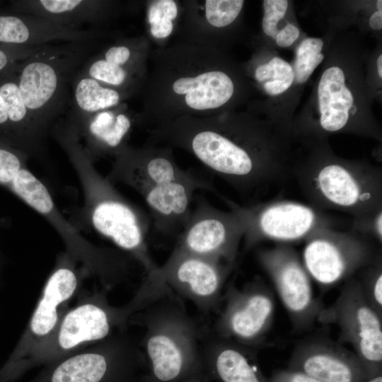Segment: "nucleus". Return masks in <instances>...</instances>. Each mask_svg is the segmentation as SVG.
I'll list each match as a JSON object with an SVG mask.
<instances>
[{
	"mask_svg": "<svg viewBox=\"0 0 382 382\" xmlns=\"http://www.w3.org/2000/svg\"><path fill=\"white\" fill-rule=\"evenodd\" d=\"M236 71L220 49L184 42L152 47L137 126L148 130L185 116L227 112L241 95Z\"/></svg>",
	"mask_w": 382,
	"mask_h": 382,
	"instance_id": "nucleus-1",
	"label": "nucleus"
},
{
	"mask_svg": "<svg viewBox=\"0 0 382 382\" xmlns=\"http://www.w3.org/2000/svg\"><path fill=\"white\" fill-rule=\"evenodd\" d=\"M147 143L183 149L233 186L257 185L265 168L258 154L255 127L228 112L185 116L147 130Z\"/></svg>",
	"mask_w": 382,
	"mask_h": 382,
	"instance_id": "nucleus-2",
	"label": "nucleus"
},
{
	"mask_svg": "<svg viewBox=\"0 0 382 382\" xmlns=\"http://www.w3.org/2000/svg\"><path fill=\"white\" fill-rule=\"evenodd\" d=\"M50 137L66 153L82 187L81 218L94 231L138 262L146 273L154 270L158 265L149 250L148 223L144 214L98 173L86 154L76 129L66 118L55 122Z\"/></svg>",
	"mask_w": 382,
	"mask_h": 382,
	"instance_id": "nucleus-3",
	"label": "nucleus"
},
{
	"mask_svg": "<svg viewBox=\"0 0 382 382\" xmlns=\"http://www.w3.org/2000/svg\"><path fill=\"white\" fill-rule=\"evenodd\" d=\"M172 292L129 320L145 329L139 345L146 363L145 382H178L205 374L197 324Z\"/></svg>",
	"mask_w": 382,
	"mask_h": 382,
	"instance_id": "nucleus-4",
	"label": "nucleus"
},
{
	"mask_svg": "<svg viewBox=\"0 0 382 382\" xmlns=\"http://www.w3.org/2000/svg\"><path fill=\"white\" fill-rule=\"evenodd\" d=\"M104 40L47 45L17 64L18 84L24 103L47 137L69 103L74 74Z\"/></svg>",
	"mask_w": 382,
	"mask_h": 382,
	"instance_id": "nucleus-5",
	"label": "nucleus"
},
{
	"mask_svg": "<svg viewBox=\"0 0 382 382\" xmlns=\"http://www.w3.org/2000/svg\"><path fill=\"white\" fill-rule=\"evenodd\" d=\"M110 289L80 291L76 304L65 312L52 334L23 362L16 378L33 367L45 365L123 330L133 313L127 303L111 305Z\"/></svg>",
	"mask_w": 382,
	"mask_h": 382,
	"instance_id": "nucleus-6",
	"label": "nucleus"
},
{
	"mask_svg": "<svg viewBox=\"0 0 382 382\" xmlns=\"http://www.w3.org/2000/svg\"><path fill=\"white\" fill-rule=\"evenodd\" d=\"M146 359L124 330L44 365L28 382H130L144 374Z\"/></svg>",
	"mask_w": 382,
	"mask_h": 382,
	"instance_id": "nucleus-7",
	"label": "nucleus"
},
{
	"mask_svg": "<svg viewBox=\"0 0 382 382\" xmlns=\"http://www.w3.org/2000/svg\"><path fill=\"white\" fill-rule=\"evenodd\" d=\"M88 277L87 270L68 252L57 255L25 329L0 371V382L16 378L23 362L52 334L69 309V303Z\"/></svg>",
	"mask_w": 382,
	"mask_h": 382,
	"instance_id": "nucleus-8",
	"label": "nucleus"
},
{
	"mask_svg": "<svg viewBox=\"0 0 382 382\" xmlns=\"http://www.w3.org/2000/svg\"><path fill=\"white\" fill-rule=\"evenodd\" d=\"M318 321L338 326L339 342L352 346L369 379L382 375V316L368 303L358 280L345 284L335 303L324 308Z\"/></svg>",
	"mask_w": 382,
	"mask_h": 382,
	"instance_id": "nucleus-9",
	"label": "nucleus"
},
{
	"mask_svg": "<svg viewBox=\"0 0 382 382\" xmlns=\"http://www.w3.org/2000/svg\"><path fill=\"white\" fill-rule=\"evenodd\" d=\"M225 306L214 325L216 337L245 347L261 345L271 329L275 299L260 279L238 288L231 284L224 295Z\"/></svg>",
	"mask_w": 382,
	"mask_h": 382,
	"instance_id": "nucleus-10",
	"label": "nucleus"
},
{
	"mask_svg": "<svg viewBox=\"0 0 382 382\" xmlns=\"http://www.w3.org/2000/svg\"><path fill=\"white\" fill-rule=\"evenodd\" d=\"M230 265L173 250L163 265L146 275L158 286L175 291L192 301L202 312L209 313L219 303Z\"/></svg>",
	"mask_w": 382,
	"mask_h": 382,
	"instance_id": "nucleus-11",
	"label": "nucleus"
},
{
	"mask_svg": "<svg viewBox=\"0 0 382 382\" xmlns=\"http://www.w3.org/2000/svg\"><path fill=\"white\" fill-rule=\"evenodd\" d=\"M244 233L245 222L240 209L224 212L199 198L173 250L231 264Z\"/></svg>",
	"mask_w": 382,
	"mask_h": 382,
	"instance_id": "nucleus-12",
	"label": "nucleus"
},
{
	"mask_svg": "<svg viewBox=\"0 0 382 382\" xmlns=\"http://www.w3.org/2000/svg\"><path fill=\"white\" fill-rule=\"evenodd\" d=\"M43 216L59 234L66 251L90 273L100 271L108 259L107 247L98 246L86 238L57 207L47 185L28 167L21 168L6 188Z\"/></svg>",
	"mask_w": 382,
	"mask_h": 382,
	"instance_id": "nucleus-13",
	"label": "nucleus"
},
{
	"mask_svg": "<svg viewBox=\"0 0 382 382\" xmlns=\"http://www.w3.org/2000/svg\"><path fill=\"white\" fill-rule=\"evenodd\" d=\"M151 48L145 35L125 37L118 33L108 43H102L79 71L134 97L139 95L146 81Z\"/></svg>",
	"mask_w": 382,
	"mask_h": 382,
	"instance_id": "nucleus-14",
	"label": "nucleus"
},
{
	"mask_svg": "<svg viewBox=\"0 0 382 382\" xmlns=\"http://www.w3.org/2000/svg\"><path fill=\"white\" fill-rule=\"evenodd\" d=\"M259 260L272 279L294 330L311 328L325 306L313 296L310 275L294 252L277 248L260 253Z\"/></svg>",
	"mask_w": 382,
	"mask_h": 382,
	"instance_id": "nucleus-15",
	"label": "nucleus"
},
{
	"mask_svg": "<svg viewBox=\"0 0 382 382\" xmlns=\"http://www.w3.org/2000/svg\"><path fill=\"white\" fill-rule=\"evenodd\" d=\"M192 174L177 164L173 149L147 143L141 147L127 144L115 157L106 178L126 185L138 192L159 184L190 178Z\"/></svg>",
	"mask_w": 382,
	"mask_h": 382,
	"instance_id": "nucleus-16",
	"label": "nucleus"
},
{
	"mask_svg": "<svg viewBox=\"0 0 382 382\" xmlns=\"http://www.w3.org/2000/svg\"><path fill=\"white\" fill-rule=\"evenodd\" d=\"M287 369L302 372L320 382L369 380L354 352L323 337H313L300 342L291 355Z\"/></svg>",
	"mask_w": 382,
	"mask_h": 382,
	"instance_id": "nucleus-17",
	"label": "nucleus"
},
{
	"mask_svg": "<svg viewBox=\"0 0 382 382\" xmlns=\"http://www.w3.org/2000/svg\"><path fill=\"white\" fill-rule=\"evenodd\" d=\"M137 4L112 0H17L10 1L8 12L33 15L76 29L83 24L106 28L125 13L137 8Z\"/></svg>",
	"mask_w": 382,
	"mask_h": 382,
	"instance_id": "nucleus-18",
	"label": "nucleus"
},
{
	"mask_svg": "<svg viewBox=\"0 0 382 382\" xmlns=\"http://www.w3.org/2000/svg\"><path fill=\"white\" fill-rule=\"evenodd\" d=\"M369 256L368 248L356 240L320 236L306 245L303 262L309 275L329 287L349 277Z\"/></svg>",
	"mask_w": 382,
	"mask_h": 382,
	"instance_id": "nucleus-19",
	"label": "nucleus"
},
{
	"mask_svg": "<svg viewBox=\"0 0 382 382\" xmlns=\"http://www.w3.org/2000/svg\"><path fill=\"white\" fill-rule=\"evenodd\" d=\"M178 42L220 49L224 34L239 18L243 0L181 1ZM221 50V49H220Z\"/></svg>",
	"mask_w": 382,
	"mask_h": 382,
	"instance_id": "nucleus-20",
	"label": "nucleus"
},
{
	"mask_svg": "<svg viewBox=\"0 0 382 382\" xmlns=\"http://www.w3.org/2000/svg\"><path fill=\"white\" fill-rule=\"evenodd\" d=\"M116 33L107 28H71L33 15L0 11V44L40 47L59 40H102Z\"/></svg>",
	"mask_w": 382,
	"mask_h": 382,
	"instance_id": "nucleus-21",
	"label": "nucleus"
},
{
	"mask_svg": "<svg viewBox=\"0 0 382 382\" xmlns=\"http://www.w3.org/2000/svg\"><path fill=\"white\" fill-rule=\"evenodd\" d=\"M72 124L83 141L86 154L94 163L103 158H114L128 144L132 131L137 126V112L123 103Z\"/></svg>",
	"mask_w": 382,
	"mask_h": 382,
	"instance_id": "nucleus-22",
	"label": "nucleus"
},
{
	"mask_svg": "<svg viewBox=\"0 0 382 382\" xmlns=\"http://www.w3.org/2000/svg\"><path fill=\"white\" fill-rule=\"evenodd\" d=\"M201 189L209 190L212 187L192 175L186 179L148 186L137 192L150 210L155 230L170 235L182 230L191 212L193 195Z\"/></svg>",
	"mask_w": 382,
	"mask_h": 382,
	"instance_id": "nucleus-23",
	"label": "nucleus"
},
{
	"mask_svg": "<svg viewBox=\"0 0 382 382\" xmlns=\"http://www.w3.org/2000/svg\"><path fill=\"white\" fill-rule=\"evenodd\" d=\"M245 222L247 243L253 244L260 236L294 241L306 235L315 221L313 212L296 203H282L267 207L257 215L240 209Z\"/></svg>",
	"mask_w": 382,
	"mask_h": 382,
	"instance_id": "nucleus-24",
	"label": "nucleus"
},
{
	"mask_svg": "<svg viewBox=\"0 0 382 382\" xmlns=\"http://www.w3.org/2000/svg\"><path fill=\"white\" fill-rule=\"evenodd\" d=\"M204 371L219 382H268L248 347L215 337L202 347Z\"/></svg>",
	"mask_w": 382,
	"mask_h": 382,
	"instance_id": "nucleus-25",
	"label": "nucleus"
},
{
	"mask_svg": "<svg viewBox=\"0 0 382 382\" xmlns=\"http://www.w3.org/2000/svg\"><path fill=\"white\" fill-rule=\"evenodd\" d=\"M71 110L66 117L77 124L98 112L114 108L133 98L129 93L105 85L81 73L79 69L71 82Z\"/></svg>",
	"mask_w": 382,
	"mask_h": 382,
	"instance_id": "nucleus-26",
	"label": "nucleus"
},
{
	"mask_svg": "<svg viewBox=\"0 0 382 382\" xmlns=\"http://www.w3.org/2000/svg\"><path fill=\"white\" fill-rule=\"evenodd\" d=\"M318 96L321 127L331 132L345 127L354 98L346 86L345 75L340 67L330 66L323 73L318 86Z\"/></svg>",
	"mask_w": 382,
	"mask_h": 382,
	"instance_id": "nucleus-27",
	"label": "nucleus"
},
{
	"mask_svg": "<svg viewBox=\"0 0 382 382\" xmlns=\"http://www.w3.org/2000/svg\"><path fill=\"white\" fill-rule=\"evenodd\" d=\"M313 183L323 199L336 207L356 208L371 196L357 173L337 163L323 166Z\"/></svg>",
	"mask_w": 382,
	"mask_h": 382,
	"instance_id": "nucleus-28",
	"label": "nucleus"
},
{
	"mask_svg": "<svg viewBox=\"0 0 382 382\" xmlns=\"http://www.w3.org/2000/svg\"><path fill=\"white\" fill-rule=\"evenodd\" d=\"M145 8L146 36L151 45L163 48L178 33L183 12L182 1L149 0L142 1Z\"/></svg>",
	"mask_w": 382,
	"mask_h": 382,
	"instance_id": "nucleus-29",
	"label": "nucleus"
},
{
	"mask_svg": "<svg viewBox=\"0 0 382 382\" xmlns=\"http://www.w3.org/2000/svg\"><path fill=\"white\" fill-rule=\"evenodd\" d=\"M323 41L320 38L308 37L301 42L296 50L294 62V80L297 83L306 82L316 68L323 62Z\"/></svg>",
	"mask_w": 382,
	"mask_h": 382,
	"instance_id": "nucleus-30",
	"label": "nucleus"
},
{
	"mask_svg": "<svg viewBox=\"0 0 382 382\" xmlns=\"http://www.w3.org/2000/svg\"><path fill=\"white\" fill-rule=\"evenodd\" d=\"M268 62L272 69L271 80L264 83V89L270 96L282 94L294 81V69L287 62L279 57H274Z\"/></svg>",
	"mask_w": 382,
	"mask_h": 382,
	"instance_id": "nucleus-31",
	"label": "nucleus"
},
{
	"mask_svg": "<svg viewBox=\"0 0 382 382\" xmlns=\"http://www.w3.org/2000/svg\"><path fill=\"white\" fill-rule=\"evenodd\" d=\"M362 293L370 306L382 316V274L378 267L371 269L359 281Z\"/></svg>",
	"mask_w": 382,
	"mask_h": 382,
	"instance_id": "nucleus-32",
	"label": "nucleus"
},
{
	"mask_svg": "<svg viewBox=\"0 0 382 382\" xmlns=\"http://www.w3.org/2000/svg\"><path fill=\"white\" fill-rule=\"evenodd\" d=\"M288 7L286 0H265L264 16L262 22L263 32L275 39L278 33L277 24L284 18Z\"/></svg>",
	"mask_w": 382,
	"mask_h": 382,
	"instance_id": "nucleus-33",
	"label": "nucleus"
},
{
	"mask_svg": "<svg viewBox=\"0 0 382 382\" xmlns=\"http://www.w3.org/2000/svg\"><path fill=\"white\" fill-rule=\"evenodd\" d=\"M45 46L24 47L0 44V72L14 69L18 62L28 58Z\"/></svg>",
	"mask_w": 382,
	"mask_h": 382,
	"instance_id": "nucleus-34",
	"label": "nucleus"
},
{
	"mask_svg": "<svg viewBox=\"0 0 382 382\" xmlns=\"http://www.w3.org/2000/svg\"><path fill=\"white\" fill-rule=\"evenodd\" d=\"M0 140L21 150L18 135L11 124L6 103L0 94Z\"/></svg>",
	"mask_w": 382,
	"mask_h": 382,
	"instance_id": "nucleus-35",
	"label": "nucleus"
},
{
	"mask_svg": "<svg viewBox=\"0 0 382 382\" xmlns=\"http://www.w3.org/2000/svg\"><path fill=\"white\" fill-rule=\"evenodd\" d=\"M268 382H320L307 374L290 369L276 370L267 378Z\"/></svg>",
	"mask_w": 382,
	"mask_h": 382,
	"instance_id": "nucleus-36",
	"label": "nucleus"
},
{
	"mask_svg": "<svg viewBox=\"0 0 382 382\" xmlns=\"http://www.w3.org/2000/svg\"><path fill=\"white\" fill-rule=\"evenodd\" d=\"M300 31L297 27L288 23L277 34L276 43L280 47H289L297 40Z\"/></svg>",
	"mask_w": 382,
	"mask_h": 382,
	"instance_id": "nucleus-37",
	"label": "nucleus"
},
{
	"mask_svg": "<svg viewBox=\"0 0 382 382\" xmlns=\"http://www.w3.org/2000/svg\"><path fill=\"white\" fill-rule=\"evenodd\" d=\"M369 24L373 30H380L382 28V11L374 12L369 18Z\"/></svg>",
	"mask_w": 382,
	"mask_h": 382,
	"instance_id": "nucleus-38",
	"label": "nucleus"
},
{
	"mask_svg": "<svg viewBox=\"0 0 382 382\" xmlns=\"http://www.w3.org/2000/svg\"><path fill=\"white\" fill-rule=\"evenodd\" d=\"M209 378L206 374H202L190 377L178 382H209Z\"/></svg>",
	"mask_w": 382,
	"mask_h": 382,
	"instance_id": "nucleus-39",
	"label": "nucleus"
},
{
	"mask_svg": "<svg viewBox=\"0 0 382 382\" xmlns=\"http://www.w3.org/2000/svg\"><path fill=\"white\" fill-rule=\"evenodd\" d=\"M381 220H382L381 214H380L378 216L376 221V231H377V234H378V237H380L381 240V235H382V232H381Z\"/></svg>",
	"mask_w": 382,
	"mask_h": 382,
	"instance_id": "nucleus-40",
	"label": "nucleus"
},
{
	"mask_svg": "<svg viewBox=\"0 0 382 382\" xmlns=\"http://www.w3.org/2000/svg\"><path fill=\"white\" fill-rule=\"evenodd\" d=\"M377 69L379 77L382 78V54H380L377 59Z\"/></svg>",
	"mask_w": 382,
	"mask_h": 382,
	"instance_id": "nucleus-41",
	"label": "nucleus"
},
{
	"mask_svg": "<svg viewBox=\"0 0 382 382\" xmlns=\"http://www.w3.org/2000/svg\"><path fill=\"white\" fill-rule=\"evenodd\" d=\"M366 382H382V375L371 378Z\"/></svg>",
	"mask_w": 382,
	"mask_h": 382,
	"instance_id": "nucleus-42",
	"label": "nucleus"
},
{
	"mask_svg": "<svg viewBox=\"0 0 382 382\" xmlns=\"http://www.w3.org/2000/svg\"><path fill=\"white\" fill-rule=\"evenodd\" d=\"M2 267H3V257H2L1 253L0 251V286H1V282Z\"/></svg>",
	"mask_w": 382,
	"mask_h": 382,
	"instance_id": "nucleus-43",
	"label": "nucleus"
},
{
	"mask_svg": "<svg viewBox=\"0 0 382 382\" xmlns=\"http://www.w3.org/2000/svg\"><path fill=\"white\" fill-rule=\"evenodd\" d=\"M144 374L139 376V377L136 378L135 379H134L133 381L130 382H145L144 379Z\"/></svg>",
	"mask_w": 382,
	"mask_h": 382,
	"instance_id": "nucleus-44",
	"label": "nucleus"
},
{
	"mask_svg": "<svg viewBox=\"0 0 382 382\" xmlns=\"http://www.w3.org/2000/svg\"><path fill=\"white\" fill-rule=\"evenodd\" d=\"M376 7L378 11H382V1L381 0L377 1Z\"/></svg>",
	"mask_w": 382,
	"mask_h": 382,
	"instance_id": "nucleus-45",
	"label": "nucleus"
}]
</instances>
